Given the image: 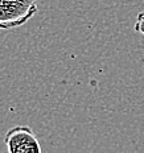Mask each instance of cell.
<instances>
[{
  "mask_svg": "<svg viewBox=\"0 0 144 153\" xmlns=\"http://www.w3.org/2000/svg\"><path fill=\"white\" fill-rule=\"evenodd\" d=\"M37 0H0V29L20 28L37 13Z\"/></svg>",
  "mask_w": 144,
  "mask_h": 153,
  "instance_id": "cell-1",
  "label": "cell"
},
{
  "mask_svg": "<svg viewBox=\"0 0 144 153\" xmlns=\"http://www.w3.org/2000/svg\"><path fill=\"white\" fill-rule=\"evenodd\" d=\"M4 143L8 153H43L37 136L27 126L9 128L4 136Z\"/></svg>",
  "mask_w": 144,
  "mask_h": 153,
  "instance_id": "cell-2",
  "label": "cell"
},
{
  "mask_svg": "<svg viewBox=\"0 0 144 153\" xmlns=\"http://www.w3.org/2000/svg\"><path fill=\"white\" fill-rule=\"evenodd\" d=\"M134 29H135L136 33H140V34L144 36V11L137 13L135 25H134Z\"/></svg>",
  "mask_w": 144,
  "mask_h": 153,
  "instance_id": "cell-3",
  "label": "cell"
}]
</instances>
